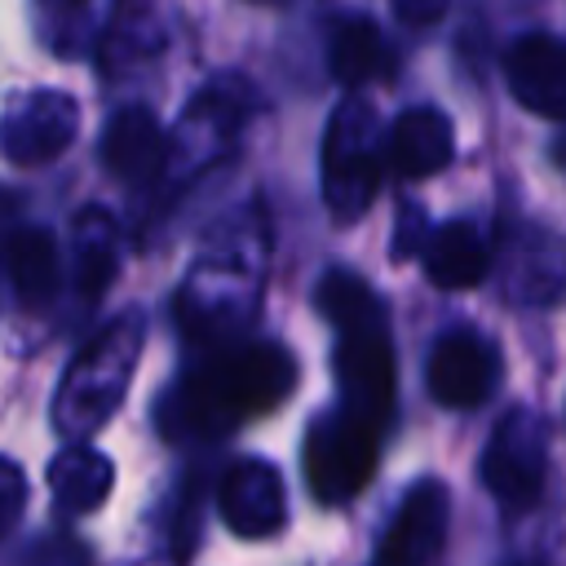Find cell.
Segmentation results:
<instances>
[{
  "label": "cell",
  "mask_w": 566,
  "mask_h": 566,
  "mask_svg": "<svg viewBox=\"0 0 566 566\" xmlns=\"http://www.w3.org/2000/svg\"><path fill=\"white\" fill-rule=\"evenodd\" d=\"M296 385V363L279 340L234 345L186 371L159 402L155 420L172 442H203L239 429L248 416L274 411Z\"/></svg>",
  "instance_id": "obj_1"
},
{
  "label": "cell",
  "mask_w": 566,
  "mask_h": 566,
  "mask_svg": "<svg viewBox=\"0 0 566 566\" xmlns=\"http://www.w3.org/2000/svg\"><path fill=\"white\" fill-rule=\"evenodd\" d=\"M336 385H340V407L385 433V424L394 420V398H398L394 345H389L385 310L363 314L354 323H340Z\"/></svg>",
  "instance_id": "obj_2"
},
{
  "label": "cell",
  "mask_w": 566,
  "mask_h": 566,
  "mask_svg": "<svg viewBox=\"0 0 566 566\" xmlns=\"http://www.w3.org/2000/svg\"><path fill=\"white\" fill-rule=\"evenodd\" d=\"M380 460V429L349 416L345 407L323 411L305 433V482L314 500L345 504L354 500Z\"/></svg>",
  "instance_id": "obj_3"
},
{
  "label": "cell",
  "mask_w": 566,
  "mask_h": 566,
  "mask_svg": "<svg viewBox=\"0 0 566 566\" xmlns=\"http://www.w3.org/2000/svg\"><path fill=\"white\" fill-rule=\"evenodd\" d=\"M544 478H548V433L535 411L517 407L495 424V433L482 451V486L504 509L517 513L539 500Z\"/></svg>",
  "instance_id": "obj_4"
},
{
  "label": "cell",
  "mask_w": 566,
  "mask_h": 566,
  "mask_svg": "<svg viewBox=\"0 0 566 566\" xmlns=\"http://www.w3.org/2000/svg\"><path fill=\"white\" fill-rule=\"evenodd\" d=\"M424 385H429L433 402H442L451 411L482 407L500 385V349H495V340H486L478 332L442 336L433 345V354H429Z\"/></svg>",
  "instance_id": "obj_5"
},
{
  "label": "cell",
  "mask_w": 566,
  "mask_h": 566,
  "mask_svg": "<svg viewBox=\"0 0 566 566\" xmlns=\"http://www.w3.org/2000/svg\"><path fill=\"white\" fill-rule=\"evenodd\" d=\"M217 504H221V517L234 535L243 539H265V535H279L283 522H287V491H283V478L270 460H234L226 473H221V491H217Z\"/></svg>",
  "instance_id": "obj_6"
},
{
  "label": "cell",
  "mask_w": 566,
  "mask_h": 566,
  "mask_svg": "<svg viewBox=\"0 0 566 566\" xmlns=\"http://www.w3.org/2000/svg\"><path fill=\"white\" fill-rule=\"evenodd\" d=\"M447 504H451L447 486L433 478H420L402 495L394 522L385 526L380 548H376V566H429L447 539Z\"/></svg>",
  "instance_id": "obj_7"
},
{
  "label": "cell",
  "mask_w": 566,
  "mask_h": 566,
  "mask_svg": "<svg viewBox=\"0 0 566 566\" xmlns=\"http://www.w3.org/2000/svg\"><path fill=\"white\" fill-rule=\"evenodd\" d=\"M128 367H133V354L119 358V349H111V340H102L97 349H88V358L71 371V380H66V389L57 398V424L71 438L97 429L111 416L115 398L124 394Z\"/></svg>",
  "instance_id": "obj_8"
},
{
  "label": "cell",
  "mask_w": 566,
  "mask_h": 566,
  "mask_svg": "<svg viewBox=\"0 0 566 566\" xmlns=\"http://www.w3.org/2000/svg\"><path fill=\"white\" fill-rule=\"evenodd\" d=\"M509 93L531 111L548 119H566V40L557 35H522L509 57Z\"/></svg>",
  "instance_id": "obj_9"
},
{
  "label": "cell",
  "mask_w": 566,
  "mask_h": 566,
  "mask_svg": "<svg viewBox=\"0 0 566 566\" xmlns=\"http://www.w3.org/2000/svg\"><path fill=\"white\" fill-rule=\"evenodd\" d=\"M164 159H168V137H164V128L146 111L128 106V111H119L106 124V133H102V164L119 181L146 186L150 177L164 172Z\"/></svg>",
  "instance_id": "obj_10"
},
{
  "label": "cell",
  "mask_w": 566,
  "mask_h": 566,
  "mask_svg": "<svg viewBox=\"0 0 566 566\" xmlns=\"http://www.w3.org/2000/svg\"><path fill=\"white\" fill-rule=\"evenodd\" d=\"M451 150H455L451 119L433 106H416V111L398 115L394 128H389V164L411 181L447 168Z\"/></svg>",
  "instance_id": "obj_11"
},
{
  "label": "cell",
  "mask_w": 566,
  "mask_h": 566,
  "mask_svg": "<svg viewBox=\"0 0 566 566\" xmlns=\"http://www.w3.org/2000/svg\"><path fill=\"white\" fill-rule=\"evenodd\" d=\"M424 274L438 287H473L491 270V243L469 221H447L424 243Z\"/></svg>",
  "instance_id": "obj_12"
},
{
  "label": "cell",
  "mask_w": 566,
  "mask_h": 566,
  "mask_svg": "<svg viewBox=\"0 0 566 566\" xmlns=\"http://www.w3.org/2000/svg\"><path fill=\"white\" fill-rule=\"evenodd\" d=\"M327 66L340 84L358 88V84H376V80H389L394 75V49L389 40L380 35L376 22L367 18H345L336 22L332 31V44H327Z\"/></svg>",
  "instance_id": "obj_13"
},
{
  "label": "cell",
  "mask_w": 566,
  "mask_h": 566,
  "mask_svg": "<svg viewBox=\"0 0 566 566\" xmlns=\"http://www.w3.org/2000/svg\"><path fill=\"white\" fill-rule=\"evenodd\" d=\"M57 243L49 230H18L9 239V283L27 310H44L57 292Z\"/></svg>",
  "instance_id": "obj_14"
},
{
  "label": "cell",
  "mask_w": 566,
  "mask_h": 566,
  "mask_svg": "<svg viewBox=\"0 0 566 566\" xmlns=\"http://www.w3.org/2000/svg\"><path fill=\"white\" fill-rule=\"evenodd\" d=\"M111 460L93 447H66L49 464V491L66 513H93L111 495Z\"/></svg>",
  "instance_id": "obj_15"
},
{
  "label": "cell",
  "mask_w": 566,
  "mask_h": 566,
  "mask_svg": "<svg viewBox=\"0 0 566 566\" xmlns=\"http://www.w3.org/2000/svg\"><path fill=\"white\" fill-rule=\"evenodd\" d=\"M314 305H318V314H323L327 323H336V327L380 310L376 292H367V283H363L354 270H332V274H323L318 292H314Z\"/></svg>",
  "instance_id": "obj_16"
},
{
  "label": "cell",
  "mask_w": 566,
  "mask_h": 566,
  "mask_svg": "<svg viewBox=\"0 0 566 566\" xmlns=\"http://www.w3.org/2000/svg\"><path fill=\"white\" fill-rule=\"evenodd\" d=\"M22 566H93V557L75 535H40L27 548Z\"/></svg>",
  "instance_id": "obj_17"
},
{
  "label": "cell",
  "mask_w": 566,
  "mask_h": 566,
  "mask_svg": "<svg viewBox=\"0 0 566 566\" xmlns=\"http://www.w3.org/2000/svg\"><path fill=\"white\" fill-rule=\"evenodd\" d=\"M22 504H27V478H22V469L13 460L0 455V539L18 526Z\"/></svg>",
  "instance_id": "obj_18"
},
{
  "label": "cell",
  "mask_w": 566,
  "mask_h": 566,
  "mask_svg": "<svg viewBox=\"0 0 566 566\" xmlns=\"http://www.w3.org/2000/svg\"><path fill=\"white\" fill-rule=\"evenodd\" d=\"M553 164H557V168H566V133L553 142Z\"/></svg>",
  "instance_id": "obj_19"
},
{
  "label": "cell",
  "mask_w": 566,
  "mask_h": 566,
  "mask_svg": "<svg viewBox=\"0 0 566 566\" xmlns=\"http://www.w3.org/2000/svg\"><path fill=\"white\" fill-rule=\"evenodd\" d=\"M513 566H535V562H513Z\"/></svg>",
  "instance_id": "obj_20"
},
{
  "label": "cell",
  "mask_w": 566,
  "mask_h": 566,
  "mask_svg": "<svg viewBox=\"0 0 566 566\" xmlns=\"http://www.w3.org/2000/svg\"><path fill=\"white\" fill-rule=\"evenodd\" d=\"M261 4H279V0H261Z\"/></svg>",
  "instance_id": "obj_21"
},
{
  "label": "cell",
  "mask_w": 566,
  "mask_h": 566,
  "mask_svg": "<svg viewBox=\"0 0 566 566\" xmlns=\"http://www.w3.org/2000/svg\"><path fill=\"white\" fill-rule=\"evenodd\" d=\"M71 4H80V0H71Z\"/></svg>",
  "instance_id": "obj_22"
}]
</instances>
